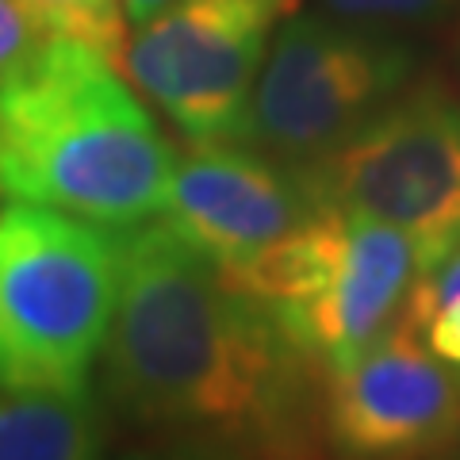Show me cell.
Segmentation results:
<instances>
[{
    "instance_id": "8fae6325",
    "label": "cell",
    "mask_w": 460,
    "mask_h": 460,
    "mask_svg": "<svg viewBox=\"0 0 460 460\" xmlns=\"http://www.w3.org/2000/svg\"><path fill=\"white\" fill-rule=\"evenodd\" d=\"M23 4L47 39L81 42L119 66L127 27H131L123 0H23Z\"/></svg>"
},
{
    "instance_id": "ba28073f",
    "label": "cell",
    "mask_w": 460,
    "mask_h": 460,
    "mask_svg": "<svg viewBox=\"0 0 460 460\" xmlns=\"http://www.w3.org/2000/svg\"><path fill=\"white\" fill-rule=\"evenodd\" d=\"M326 376V434L345 460H426L460 438V380L399 319Z\"/></svg>"
},
{
    "instance_id": "5b68a950",
    "label": "cell",
    "mask_w": 460,
    "mask_h": 460,
    "mask_svg": "<svg viewBox=\"0 0 460 460\" xmlns=\"http://www.w3.org/2000/svg\"><path fill=\"white\" fill-rule=\"evenodd\" d=\"M296 169L314 208L392 223L438 265L460 246V100L441 81L407 84L338 150Z\"/></svg>"
},
{
    "instance_id": "9a60e30c",
    "label": "cell",
    "mask_w": 460,
    "mask_h": 460,
    "mask_svg": "<svg viewBox=\"0 0 460 460\" xmlns=\"http://www.w3.org/2000/svg\"><path fill=\"white\" fill-rule=\"evenodd\" d=\"M414 292L422 296H449V292H460V246L445 257L438 269H429L426 277L414 284Z\"/></svg>"
},
{
    "instance_id": "8992f818",
    "label": "cell",
    "mask_w": 460,
    "mask_h": 460,
    "mask_svg": "<svg viewBox=\"0 0 460 460\" xmlns=\"http://www.w3.org/2000/svg\"><path fill=\"white\" fill-rule=\"evenodd\" d=\"M414 54L330 16H284L272 31L242 142L284 165H311L353 138L411 84Z\"/></svg>"
},
{
    "instance_id": "9c48e42d",
    "label": "cell",
    "mask_w": 460,
    "mask_h": 460,
    "mask_svg": "<svg viewBox=\"0 0 460 460\" xmlns=\"http://www.w3.org/2000/svg\"><path fill=\"white\" fill-rule=\"evenodd\" d=\"M319 211L296 165L250 142H192L162 219L219 269H242Z\"/></svg>"
},
{
    "instance_id": "6da1fadb",
    "label": "cell",
    "mask_w": 460,
    "mask_h": 460,
    "mask_svg": "<svg viewBox=\"0 0 460 460\" xmlns=\"http://www.w3.org/2000/svg\"><path fill=\"white\" fill-rule=\"evenodd\" d=\"M299 361L277 319L165 219L119 234L104 395L127 422L277 434L296 402Z\"/></svg>"
},
{
    "instance_id": "7c38bea8",
    "label": "cell",
    "mask_w": 460,
    "mask_h": 460,
    "mask_svg": "<svg viewBox=\"0 0 460 460\" xmlns=\"http://www.w3.org/2000/svg\"><path fill=\"white\" fill-rule=\"evenodd\" d=\"M119 460H246L234 445H226L219 434H204V429H165V438H157L138 449H127Z\"/></svg>"
},
{
    "instance_id": "e0dca14e",
    "label": "cell",
    "mask_w": 460,
    "mask_h": 460,
    "mask_svg": "<svg viewBox=\"0 0 460 460\" xmlns=\"http://www.w3.org/2000/svg\"><path fill=\"white\" fill-rule=\"evenodd\" d=\"M292 4H296V0H292Z\"/></svg>"
},
{
    "instance_id": "4fadbf2b",
    "label": "cell",
    "mask_w": 460,
    "mask_h": 460,
    "mask_svg": "<svg viewBox=\"0 0 460 460\" xmlns=\"http://www.w3.org/2000/svg\"><path fill=\"white\" fill-rule=\"evenodd\" d=\"M323 16L341 23H407L429 20L449 4V0H314Z\"/></svg>"
},
{
    "instance_id": "7a4b0ae2",
    "label": "cell",
    "mask_w": 460,
    "mask_h": 460,
    "mask_svg": "<svg viewBox=\"0 0 460 460\" xmlns=\"http://www.w3.org/2000/svg\"><path fill=\"white\" fill-rule=\"evenodd\" d=\"M177 154L104 54L42 39L0 81V192L127 230L165 211Z\"/></svg>"
},
{
    "instance_id": "3957f363",
    "label": "cell",
    "mask_w": 460,
    "mask_h": 460,
    "mask_svg": "<svg viewBox=\"0 0 460 460\" xmlns=\"http://www.w3.org/2000/svg\"><path fill=\"white\" fill-rule=\"evenodd\" d=\"M108 230L23 199L0 211V392H89L119 296Z\"/></svg>"
},
{
    "instance_id": "52a82bcc",
    "label": "cell",
    "mask_w": 460,
    "mask_h": 460,
    "mask_svg": "<svg viewBox=\"0 0 460 460\" xmlns=\"http://www.w3.org/2000/svg\"><path fill=\"white\" fill-rule=\"evenodd\" d=\"M292 0H172L127 39L119 69L189 142H242L272 31Z\"/></svg>"
},
{
    "instance_id": "2e32d148",
    "label": "cell",
    "mask_w": 460,
    "mask_h": 460,
    "mask_svg": "<svg viewBox=\"0 0 460 460\" xmlns=\"http://www.w3.org/2000/svg\"><path fill=\"white\" fill-rule=\"evenodd\" d=\"M169 4L172 0H123V12H127V23L142 27V23H150L157 12H165Z\"/></svg>"
},
{
    "instance_id": "5bb4252c",
    "label": "cell",
    "mask_w": 460,
    "mask_h": 460,
    "mask_svg": "<svg viewBox=\"0 0 460 460\" xmlns=\"http://www.w3.org/2000/svg\"><path fill=\"white\" fill-rule=\"evenodd\" d=\"M47 39L31 20L23 0H0V81Z\"/></svg>"
},
{
    "instance_id": "30bf717a",
    "label": "cell",
    "mask_w": 460,
    "mask_h": 460,
    "mask_svg": "<svg viewBox=\"0 0 460 460\" xmlns=\"http://www.w3.org/2000/svg\"><path fill=\"white\" fill-rule=\"evenodd\" d=\"M108 429L96 399L0 392V460H104Z\"/></svg>"
},
{
    "instance_id": "277c9868",
    "label": "cell",
    "mask_w": 460,
    "mask_h": 460,
    "mask_svg": "<svg viewBox=\"0 0 460 460\" xmlns=\"http://www.w3.org/2000/svg\"><path fill=\"white\" fill-rule=\"evenodd\" d=\"M429 269L434 253L407 230L319 208L250 265L223 272L277 319L307 365L330 372L399 319Z\"/></svg>"
}]
</instances>
